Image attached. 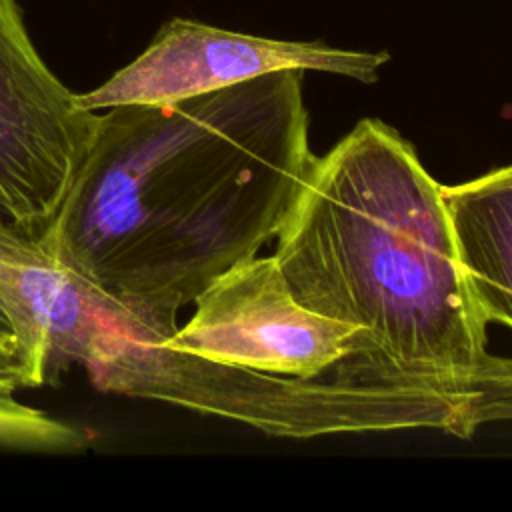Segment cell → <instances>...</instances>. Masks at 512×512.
Returning a JSON list of instances; mask_svg holds the SVG:
<instances>
[{"label":"cell","mask_w":512,"mask_h":512,"mask_svg":"<svg viewBox=\"0 0 512 512\" xmlns=\"http://www.w3.org/2000/svg\"><path fill=\"white\" fill-rule=\"evenodd\" d=\"M440 198L482 320L512 330V166L440 186Z\"/></svg>","instance_id":"52a82bcc"},{"label":"cell","mask_w":512,"mask_h":512,"mask_svg":"<svg viewBox=\"0 0 512 512\" xmlns=\"http://www.w3.org/2000/svg\"><path fill=\"white\" fill-rule=\"evenodd\" d=\"M84 110L38 54L18 0H0V214L38 236L58 214L96 136Z\"/></svg>","instance_id":"277c9868"},{"label":"cell","mask_w":512,"mask_h":512,"mask_svg":"<svg viewBox=\"0 0 512 512\" xmlns=\"http://www.w3.org/2000/svg\"><path fill=\"white\" fill-rule=\"evenodd\" d=\"M194 304L168 344L264 374L304 380L330 374L364 340L354 324L304 306L274 254L234 264Z\"/></svg>","instance_id":"5b68a950"},{"label":"cell","mask_w":512,"mask_h":512,"mask_svg":"<svg viewBox=\"0 0 512 512\" xmlns=\"http://www.w3.org/2000/svg\"><path fill=\"white\" fill-rule=\"evenodd\" d=\"M274 258L304 306L364 332L342 374L470 392L492 356L440 184L378 118L316 156Z\"/></svg>","instance_id":"7a4b0ae2"},{"label":"cell","mask_w":512,"mask_h":512,"mask_svg":"<svg viewBox=\"0 0 512 512\" xmlns=\"http://www.w3.org/2000/svg\"><path fill=\"white\" fill-rule=\"evenodd\" d=\"M472 420L482 424L512 420V358L490 356L486 366L472 378Z\"/></svg>","instance_id":"30bf717a"},{"label":"cell","mask_w":512,"mask_h":512,"mask_svg":"<svg viewBox=\"0 0 512 512\" xmlns=\"http://www.w3.org/2000/svg\"><path fill=\"white\" fill-rule=\"evenodd\" d=\"M304 70L98 114L92 150L36 236L124 308L178 328L180 308L284 226L316 156Z\"/></svg>","instance_id":"6da1fadb"},{"label":"cell","mask_w":512,"mask_h":512,"mask_svg":"<svg viewBox=\"0 0 512 512\" xmlns=\"http://www.w3.org/2000/svg\"><path fill=\"white\" fill-rule=\"evenodd\" d=\"M0 304L52 372L80 364L94 388L248 422L264 394L260 372L168 344L176 328L142 320L58 264L0 214Z\"/></svg>","instance_id":"3957f363"},{"label":"cell","mask_w":512,"mask_h":512,"mask_svg":"<svg viewBox=\"0 0 512 512\" xmlns=\"http://www.w3.org/2000/svg\"><path fill=\"white\" fill-rule=\"evenodd\" d=\"M46 382V364L30 348L12 314L0 304V386L16 392Z\"/></svg>","instance_id":"9c48e42d"},{"label":"cell","mask_w":512,"mask_h":512,"mask_svg":"<svg viewBox=\"0 0 512 512\" xmlns=\"http://www.w3.org/2000/svg\"><path fill=\"white\" fill-rule=\"evenodd\" d=\"M388 50H352L322 40H278L170 18L152 42L98 88L76 94L84 110L170 104L280 70L324 72L374 84Z\"/></svg>","instance_id":"8992f818"},{"label":"cell","mask_w":512,"mask_h":512,"mask_svg":"<svg viewBox=\"0 0 512 512\" xmlns=\"http://www.w3.org/2000/svg\"><path fill=\"white\" fill-rule=\"evenodd\" d=\"M86 434L46 412L14 400V392L0 386V446L32 450H76Z\"/></svg>","instance_id":"ba28073f"}]
</instances>
